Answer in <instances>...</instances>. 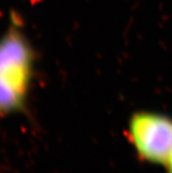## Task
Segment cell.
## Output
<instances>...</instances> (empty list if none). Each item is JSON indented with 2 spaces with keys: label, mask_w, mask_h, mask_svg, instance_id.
<instances>
[{
  "label": "cell",
  "mask_w": 172,
  "mask_h": 173,
  "mask_svg": "<svg viewBox=\"0 0 172 173\" xmlns=\"http://www.w3.org/2000/svg\"><path fill=\"white\" fill-rule=\"evenodd\" d=\"M127 134L142 161L165 165L172 151V119L150 112L135 113L129 120Z\"/></svg>",
  "instance_id": "2"
},
{
  "label": "cell",
  "mask_w": 172,
  "mask_h": 173,
  "mask_svg": "<svg viewBox=\"0 0 172 173\" xmlns=\"http://www.w3.org/2000/svg\"><path fill=\"white\" fill-rule=\"evenodd\" d=\"M166 167H167V171H168V173H172V151L170 155V157L168 158L167 162H166Z\"/></svg>",
  "instance_id": "3"
},
{
  "label": "cell",
  "mask_w": 172,
  "mask_h": 173,
  "mask_svg": "<svg viewBox=\"0 0 172 173\" xmlns=\"http://www.w3.org/2000/svg\"><path fill=\"white\" fill-rule=\"evenodd\" d=\"M34 70V52L15 17L0 36V118L25 106Z\"/></svg>",
  "instance_id": "1"
}]
</instances>
